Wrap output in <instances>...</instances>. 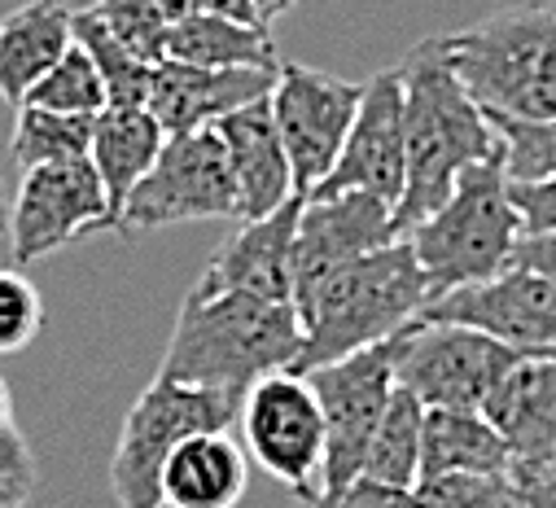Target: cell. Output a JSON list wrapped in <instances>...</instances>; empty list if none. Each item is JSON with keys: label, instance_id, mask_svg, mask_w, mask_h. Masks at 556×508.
Returning a JSON list of instances; mask_svg holds the SVG:
<instances>
[{"label": "cell", "instance_id": "obj_2", "mask_svg": "<svg viewBox=\"0 0 556 508\" xmlns=\"http://www.w3.org/2000/svg\"><path fill=\"white\" fill-rule=\"evenodd\" d=\"M299 355L303 320L294 303L193 285L180 303L159 372L172 381H189V386L245 395L254 381L271 372H294Z\"/></svg>", "mask_w": 556, "mask_h": 508}, {"label": "cell", "instance_id": "obj_36", "mask_svg": "<svg viewBox=\"0 0 556 508\" xmlns=\"http://www.w3.org/2000/svg\"><path fill=\"white\" fill-rule=\"evenodd\" d=\"M517 508H556V460L552 465H513Z\"/></svg>", "mask_w": 556, "mask_h": 508}, {"label": "cell", "instance_id": "obj_25", "mask_svg": "<svg viewBox=\"0 0 556 508\" xmlns=\"http://www.w3.org/2000/svg\"><path fill=\"white\" fill-rule=\"evenodd\" d=\"M421 434H426V404L412 391L394 386V395L377 421V434H372V447L364 460V478L416 491V482H421Z\"/></svg>", "mask_w": 556, "mask_h": 508}, {"label": "cell", "instance_id": "obj_41", "mask_svg": "<svg viewBox=\"0 0 556 508\" xmlns=\"http://www.w3.org/2000/svg\"><path fill=\"white\" fill-rule=\"evenodd\" d=\"M154 5L176 23V18H185V14H193V10H202V0H154Z\"/></svg>", "mask_w": 556, "mask_h": 508}, {"label": "cell", "instance_id": "obj_16", "mask_svg": "<svg viewBox=\"0 0 556 508\" xmlns=\"http://www.w3.org/2000/svg\"><path fill=\"white\" fill-rule=\"evenodd\" d=\"M303 198H290L267 219L237 224V232L211 254L193 285L202 290H245L258 299L294 303V245H299Z\"/></svg>", "mask_w": 556, "mask_h": 508}, {"label": "cell", "instance_id": "obj_27", "mask_svg": "<svg viewBox=\"0 0 556 508\" xmlns=\"http://www.w3.org/2000/svg\"><path fill=\"white\" fill-rule=\"evenodd\" d=\"M75 45L97 62L101 79H105V97L110 105H146L150 101V88H154V66L150 58H141L136 49H127L97 14L92 5L88 10H75Z\"/></svg>", "mask_w": 556, "mask_h": 508}, {"label": "cell", "instance_id": "obj_11", "mask_svg": "<svg viewBox=\"0 0 556 508\" xmlns=\"http://www.w3.org/2000/svg\"><path fill=\"white\" fill-rule=\"evenodd\" d=\"M359 101H364V84L338 79V75L303 66V62H281L276 88H271V118H276L286 154H290L299 198H312L329 180V172L342 158V145L351 137Z\"/></svg>", "mask_w": 556, "mask_h": 508}, {"label": "cell", "instance_id": "obj_29", "mask_svg": "<svg viewBox=\"0 0 556 508\" xmlns=\"http://www.w3.org/2000/svg\"><path fill=\"white\" fill-rule=\"evenodd\" d=\"M486 118L504 145V167L513 185H534L556 176V118L547 123H526L504 114H486Z\"/></svg>", "mask_w": 556, "mask_h": 508}, {"label": "cell", "instance_id": "obj_40", "mask_svg": "<svg viewBox=\"0 0 556 508\" xmlns=\"http://www.w3.org/2000/svg\"><path fill=\"white\" fill-rule=\"evenodd\" d=\"M294 5H299V0H254V10H258V18H263L267 27H271L276 18H286Z\"/></svg>", "mask_w": 556, "mask_h": 508}, {"label": "cell", "instance_id": "obj_26", "mask_svg": "<svg viewBox=\"0 0 556 508\" xmlns=\"http://www.w3.org/2000/svg\"><path fill=\"white\" fill-rule=\"evenodd\" d=\"M88 145H92V118L88 114H58L45 105H18L14 141H10L18 172L88 158Z\"/></svg>", "mask_w": 556, "mask_h": 508}, {"label": "cell", "instance_id": "obj_15", "mask_svg": "<svg viewBox=\"0 0 556 508\" xmlns=\"http://www.w3.org/2000/svg\"><path fill=\"white\" fill-rule=\"evenodd\" d=\"M399 241L394 206L372 193H333L303 198L299 245H294V294H303L325 272Z\"/></svg>", "mask_w": 556, "mask_h": 508}, {"label": "cell", "instance_id": "obj_21", "mask_svg": "<svg viewBox=\"0 0 556 508\" xmlns=\"http://www.w3.org/2000/svg\"><path fill=\"white\" fill-rule=\"evenodd\" d=\"M75 45V10L62 0H27L0 18V97L23 105L27 92Z\"/></svg>", "mask_w": 556, "mask_h": 508}, {"label": "cell", "instance_id": "obj_13", "mask_svg": "<svg viewBox=\"0 0 556 508\" xmlns=\"http://www.w3.org/2000/svg\"><path fill=\"white\" fill-rule=\"evenodd\" d=\"M421 320L482 329L517 355H556V281L508 268L495 281L430 299L421 307Z\"/></svg>", "mask_w": 556, "mask_h": 508}, {"label": "cell", "instance_id": "obj_42", "mask_svg": "<svg viewBox=\"0 0 556 508\" xmlns=\"http://www.w3.org/2000/svg\"><path fill=\"white\" fill-rule=\"evenodd\" d=\"M10 193H5V185H0V232H10Z\"/></svg>", "mask_w": 556, "mask_h": 508}, {"label": "cell", "instance_id": "obj_10", "mask_svg": "<svg viewBox=\"0 0 556 508\" xmlns=\"http://www.w3.org/2000/svg\"><path fill=\"white\" fill-rule=\"evenodd\" d=\"M198 219H237V185L215 127L167 137L150 176L131 189L118 232H150Z\"/></svg>", "mask_w": 556, "mask_h": 508}, {"label": "cell", "instance_id": "obj_22", "mask_svg": "<svg viewBox=\"0 0 556 508\" xmlns=\"http://www.w3.org/2000/svg\"><path fill=\"white\" fill-rule=\"evenodd\" d=\"M167 145L163 123L150 114V105H105L92 118V145H88V163L97 167L105 198H110V215L118 228V215L131 198V189L150 176V167L159 163Z\"/></svg>", "mask_w": 556, "mask_h": 508}, {"label": "cell", "instance_id": "obj_20", "mask_svg": "<svg viewBox=\"0 0 556 508\" xmlns=\"http://www.w3.org/2000/svg\"><path fill=\"white\" fill-rule=\"evenodd\" d=\"M250 482L245 447L228 430L185 439L159 478L163 508H237Z\"/></svg>", "mask_w": 556, "mask_h": 508}, {"label": "cell", "instance_id": "obj_5", "mask_svg": "<svg viewBox=\"0 0 556 508\" xmlns=\"http://www.w3.org/2000/svg\"><path fill=\"white\" fill-rule=\"evenodd\" d=\"M443 53L486 114L556 118V10H500L486 23L443 36Z\"/></svg>", "mask_w": 556, "mask_h": 508}, {"label": "cell", "instance_id": "obj_30", "mask_svg": "<svg viewBox=\"0 0 556 508\" xmlns=\"http://www.w3.org/2000/svg\"><path fill=\"white\" fill-rule=\"evenodd\" d=\"M416 508H517L513 469L508 473H443L421 478L412 491Z\"/></svg>", "mask_w": 556, "mask_h": 508}, {"label": "cell", "instance_id": "obj_9", "mask_svg": "<svg viewBox=\"0 0 556 508\" xmlns=\"http://www.w3.org/2000/svg\"><path fill=\"white\" fill-rule=\"evenodd\" d=\"M241 443L290 495L307 508L320 495L325 465V412L307 377L271 372L245 391L241 399Z\"/></svg>", "mask_w": 556, "mask_h": 508}, {"label": "cell", "instance_id": "obj_38", "mask_svg": "<svg viewBox=\"0 0 556 508\" xmlns=\"http://www.w3.org/2000/svg\"><path fill=\"white\" fill-rule=\"evenodd\" d=\"M202 10L224 14V18H237V23H263L258 10H254V0H202ZM263 27H267V23H263Z\"/></svg>", "mask_w": 556, "mask_h": 508}, {"label": "cell", "instance_id": "obj_34", "mask_svg": "<svg viewBox=\"0 0 556 508\" xmlns=\"http://www.w3.org/2000/svg\"><path fill=\"white\" fill-rule=\"evenodd\" d=\"M513 206L521 215V232H556V176L513 185Z\"/></svg>", "mask_w": 556, "mask_h": 508}, {"label": "cell", "instance_id": "obj_33", "mask_svg": "<svg viewBox=\"0 0 556 508\" xmlns=\"http://www.w3.org/2000/svg\"><path fill=\"white\" fill-rule=\"evenodd\" d=\"M0 473L36 482L31 447H27L23 430L14 426V399H10V386H5V377H0Z\"/></svg>", "mask_w": 556, "mask_h": 508}, {"label": "cell", "instance_id": "obj_3", "mask_svg": "<svg viewBox=\"0 0 556 508\" xmlns=\"http://www.w3.org/2000/svg\"><path fill=\"white\" fill-rule=\"evenodd\" d=\"M426 303H430V285L407 237L372 254H359V259L325 272L303 294H294L303 320V355L294 372L303 377L320 364L346 359L364 346L394 338L403 325L421 316Z\"/></svg>", "mask_w": 556, "mask_h": 508}, {"label": "cell", "instance_id": "obj_4", "mask_svg": "<svg viewBox=\"0 0 556 508\" xmlns=\"http://www.w3.org/2000/svg\"><path fill=\"white\" fill-rule=\"evenodd\" d=\"M521 215L513 206V180L504 167V145L465 167L452 198L407 232L416 264L426 272L430 299H443L465 285L495 281L513 268V254L521 241Z\"/></svg>", "mask_w": 556, "mask_h": 508}, {"label": "cell", "instance_id": "obj_35", "mask_svg": "<svg viewBox=\"0 0 556 508\" xmlns=\"http://www.w3.org/2000/svg\"><path fill=\"white\" fill-rule=\"evenodd\" d=\"M329 508H416V499H412V491H403V486H386V482H377V478H359V482H351Z\"/></svg>", "mask_w": 556, "mask_h": 508}, {"label": "cell", "instance_id": "obj_39", "mask_svg": "<svg viewBox=\"0 0 556 508\" xmlns=\"http://www.w3.org/2000/svg\"><path fill=\"white\" fill-rule=\"evenodd\" d=\"M27 499H31V482L27 478L0 473V508H27Z\"/></svg>", "mask_w": 556, "mask_h": 508}, {"label": "cell", "instance_id": "obj_37", "mask_svg": "<svg viewBox=\"0 0 556 508\" xmlns=\"http://www.w3.org/2000/svg\"><path fill=\"white\" fill-rule=\"evenodd\" d=\"M513 268H526V272H539V277L556 281V232H526L517 241Z\"/></svg>", "mask_w": 556, "mask_h": 508}, {"label": "cell", "instance_id": "obj_14", "mask_svg": "<svg viewBox=\"0 0 556 508\" xmlns=\"http://www.w3.org/2000/svg\"><path fill=\"white\" fill-rule=\"evenodd\" d=\"M407 185V127H403V75L381 71L364 84L359 114L351 123V137L342 145V158L333 163L329 180L312 198L333 193H372L390 206H399Z\"/></svg>", "mask_w": 556, "mask_h": 508}, {"label": "cell", "instance_id": "obj_18", "mask_svg": "<svg viewBox=\"0 0 556 508\" xmlns=\"http://www.w3.org/2000/svg\"><path fill=\"white\" fill-rule=\"evenodd\" d=\"M215 132L228 150V167H232V185H237V224L267 219L290 198H299L290 154H286L276 118H271V97L250 101L237 114L219 118Z\"/></svg>", "mask_w": 556, "mask_h": 508}, {"label": "cell", "instance_id": "obj_31", "mask_svg": "<svg viewBox=\"0 0 556 508\" xmlns=\"http://www.w3.org/2000/svg\"><path fill=\"white\" fill-rule=\"evenodd\" d=\"M92 14L141 58L150 62H163L167 58V31H172V18L154 5V0H97Z\"/></svg>", "mask_w": 556, "mask_h": 508}, {"label": "cell", "instance_id": "obj_32", "mask_svg": "<svg viewBox=\"0 0 556 508\" xmlns=\"http://www.w3.org/2000/svg\"><path fill=\"white\" fill-rule=\"evenodd\" d=\"M40 325H45L40 290L23 272L0 268V355L31 346L36 333H40Z\"/></svg>", "mask_w": 556, "mask_h": 508}, {"label": "cell", "instance_id": "obj_8", "mask_svg": "<svg viewBox=\"0 0 556 508\" xmlns=\"http://www.w3.org/2000/svg\"><path fill=\"white\" fill-rule=\"evenodd\" d=\"M517 359L521 355L513 346L469 325H439L416 316L394 333V381L426 408L482 412Z\"/></svg>", "mask_w": 556, "mask_h": 508}, {"label": "cell", "instance_id": "obj_43", "mask_svg": "<svg viewBox=\"0 0 556 508\" xmlns=\"http://www.w3.org/2000/svg\"><path fill=\"white\" fill-rule=\"evenodd\" d=\"M526 5H539V10H556V0H526Z\"/></svg>", "mask_w": 556, "mask_h": 508}, {"label": "cell", "instance_id": "obj_1", "mask_svg": "<svg viewBox=\"0 0 556 508\" xmlns=\"http://www.w3.org/2000/svg\"><path fill=\"white\" fill-rule=\"evenodd\" d=\"M399 75H403V127H407V185L394 206V232L407 237L452 198L465 167L500 150V137L486 110L456 79L443 53V36L416 45L399 66Z\"/></svg>", "mask_w": 556, "mask_h": 508}, {"label": "cell", "instance_id": "obj_24", "mask_svg": "<svg viewBox=\"0 0 556 508\" xmlns=\"http://www.w3.org/2000/svg\"><path fill=\"white\" fill-rule=\"evenodd\" d=\"M513 452L504 434L473 408H426L421 478L443 473H508Z\"/></svg>", "mask_w": 556, "mask_h": 508}, {"label": "cell", "instance_id": "obj_12", "mask_svg": "<svg viewBox=\"0 0 556 508\" xmlns=\"http://www.w3.org/2000/svg\"><path fill=\"white\" fill-rule=\"evenodd\" d=\"M105 228H114V215L105 185L88 158L23 172L18 198L10 206V245L18 264H36L75 237Z\"/></svg>", "mask_w": 556, "mask_h": 508}, {"label": "cell", "instance_id": "obj_6", "mask_svg": "<svg viewBox=\"0 0 556 508\" xmlns=\"http://www.w3.org/2000/svg\"><path fill=\"white\" fill-rule=\"evenodd\" d=\"M237 391H211V386H189V381L154 377L150 386L136 395V404L123 417L118 447L110 460V486L118 508H163V465L167 456L206 430H228L241 417Z\"/></svg>", "mask_w": 556, "mask_h": 508}, {"label": "cell", "instance_id": "obj_17", "mask_svg": "<svg viewBox=\"0 0 556 508\" xmlns=\"http://www.w3.org/2000/svg\"><path fill=\"white\" fill-rule=\"evenodd\" d=\"M281 71V66H276ZM276 71L241 66V71H206V66H185V62H159L154 66V88H150V114L163 123L167 137L180 132H202L219 118L237 114L250 101L271 97Z\"/></svg>", "mask_w": 556, "mask_h": 508}, {"label": "cell", "instance_id": "obj_19", "mask_svg": "<svg viewBox=\"0 0 556 508\" xmlns=\"http://www.w3.org/2000/svg\"><path fill=\"white\" fill-rule=\"evenodd\" d=\"M482 417L504 434L513 465L556 460V355H521L482 404Z\"/></svg>", "mask_w": 556, "mask_h": 508}, {"label": "cell", "instance_id": "obj_7", "mask_svg": "<svg viewBox=\"0 0 556 508\" xmlns=\"http://www.w3.org/2000/svg\"><path fill=\"white\" fill-rule=\"evenodd\" d=\"M307 377V386L325 412V465H320V495L307 508H329L351 482L364 478V460L377 434V421L394 395V338L364 346L346 359L320 364Z\"/></svg>", "mask_w": 556, "mask_h": 508}, {"label": "cell", "instance_id": "obj_23", "mask_svg": "<svg viewBox=\"0 0 556 508\" xmlns=\"http://www.w3.org/2000/svg\"><path fill=\"white\" fill-rule=\"evenodd\" d=\"M167 62L206 66V71H241V66L276 71V66H281L271 27L237 23V18H224V14H211V10H193V14L172 23V31H167Z\"/></svg>", "mask_w": 556, "mask_h": 508}, {"label": "cell", "instance_id": "obj_28", "mask_svg": "<svg viewBox=\"0 0 556 508\" xmlns=\"http://www.w3.org/2000/svg\"><path fill=\"white\" fill-rule=\"evenodd\" d=\"M23 105H45V110H58V114H88V118H97L110 105V97H105V79L97 71V62L79 45H71L62 53V62L27 92Z\"/></svg>", "mask_w": 556, "mask_h": 508}]
</instances>
